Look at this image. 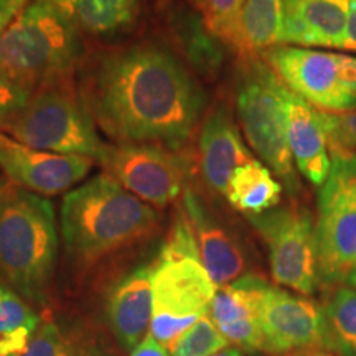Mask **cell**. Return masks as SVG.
Here are the masks:
<instances>
[{
  "mask_svg": "<svg viewBox=\"0 0 356 356\" xmlns=\"http://www.w3.org/2000/svg\"><path fill=\"white\" fill-rule=\"evenodd\" d=\"M203 104L193 78L157 47L106 56L91 84L92 118L119 144L180 145L197 126Z\"/></svg>",
  "mask_w": 356,
  "mask_h": 356,
  "instance_id": "obj_1",
  "label": "cell"
},
{
  "mask_svg": "<svg viewBox=\"0 0 356 356\" xmlns=\"http://www.w3.org/2000/svg\"><path fill=\"white\" fill-rule=\"evenodd\" d=\"M159 215L109 173H101L65 195L61 234L78 261L95 262L152 234Z\"/></svg>",
  "mask_w": 356,
  "mask_h": 356,
  "instance_id": "obj_2",
  "label": "cell"
},
{
  "mask_svg": "<svg viewBox=\"0 0 356 356\" xmlns=\"http://www.w3.org/2000/svg\"><path fill=\"white\" fill-rule=\"evenodd\" d=\"M58 254L56 218L44 197L0 184V277L26 302L47 297Z\"/></svg>",
  "mask_w": 356,
  "mask_h": 356,
  "instance_id": "obj_3",
  "label": "cell"
},
{
  "mask_svg": "<svg viewBox=\"0 0 356 356\" xmlns=\"http://www.w3.org/2000/svg\"><path fill=\"white\" fill-rule=\"evenodd\" d=\"M78 53L76 25L50 0H33L0 37V76L33 92L65 81Z\"/></svg>",
  "mask_w": 356,
  "mask_h": 356,
  "instance_id": "obj_4",
  "label": "cell"
},
{
  "mask_svg": "<svg viewBox=\"0 0 356 356\" xmlns=\"http://www.w3.org/2000/svg\"><path fill=\"white\" fill-rule=\"evenodd\" d=\"M0 132L32 149L84 155L97 162L108 147L97 136L92 114L65 81L33 91L17 113L0 124Z\"/></svg>",
  "mask_w": 356,
  "mask_h": 356,
  "instance_id": "obj_5",
  "label": "cell"
},
{
  "mask_svg": "<svg viewBox=\"0 0 356 356\" xmlns=\"http://www.w3.org/2000/svg\"><path fill=\"white\" fill-rule=\"evenodd\" d=\"M286 86L264 63H249L236 95L243 132L262 163L277 175L289 193L300 190L299 172L287 142Z\"/></svg>",
  "mask_w": 356,
  "mask_h": 356,
  "instance_id": "obj_6",
  "label": "cell"
},
{
  "mask_svg": "<svg viewBox=\"0 0 356 356\" xmlns=\"http://www.w3.org/2000/svg\"><path fill=\"white\" fill-rule=\"evenodd\" d=\"M320 280L346 282L356 266V154L332 155L315 221Z\"/></svg>",
  "mask_w": 356,
  "mask_h": 356,
  "instance_id": "obj_7",
  "label": "cell"
},
{
  "mask_svg": "<svg viewBox=\"0 0 356 356\" xmlns=\"http://www.w3.org/2000/svg\"><path fill=\"white\" fill-rule=\"evenodd\" d=\"M154 314L149 333L168 348L173 340L208 315L218 291L200 257L165 256L154 262Z\"/></svg>",
  "mask_w": 356,
  "mask_h": 356,
  "instance_id": "obj_8",
  "label": "cell"
},
{
  "mask_svg": "<svg viewBox=\"0 0 356 356\" xmlns=\"http://www.w3.org/2000/svg\"><path fill=\"white\" fill-rule=\"evenodd\" d=\"M269 251L273 279L300 296H312L320 282L315 222L302 207H277L249 216Z\"/></svg>",
  "mask_w": 356,
  "mask_h": 356,
  "instance_id": "obj_9",
  "label": "cell"
},
{
  "mask_svg": "<svg viewBox=\"0 0 356 356\" xmlns=\"http://www.w3.org/2000/svg\"><path fill=\"white\" fill-rule=\"evenodd\" d=\"M106 173L142 202L165 207L184 197L186 163L180 155L152 144L108 145L99 159Z\"/></svg>",
  "mask_w": 356,
  "mask_h": 356,
  "instance_id": "obj_10",
  "label": "cell"
},
{
  "mask_svg": "<svg viewBox=\"0 0 356 356\" xmlns=\"http://www.w3.org/2000/svg\"><path fill=\"white\" fill-rule=\"evenodd\" d=\"M266 61L292 95L315 109L340 114L356 108V96L340 76L338 53L277 44L266 51Z\"/></svg>",
  "mask_w": 356,
  "mask_h": 356,
  "instance_id": "obj_11",
  "label": "cell"
},
{
  "mask_svg": "<svg viewBox=\"0 0 356 356\" xmlns=\"http://www.w3.org/2000/svg\"><path fill=\"white\" fill-rule=\"evenodd\" d=\"M259 320L266 338V353L286 356L297 351L328 350L325 312L302 296L269 286Z\"/></svg>",
  "mask_w": 356,
  "mask_h": 356,
  "instance_id": "obj_12",
  "label": "cell"
},
{
  "mask_svg": "<svg viewBox=\"0 0 356 356\" xmlns=\"http://www.w3.org/2000/svg\"><path fill=\"white\" fill-rule=\"evenodd\" d=\"M95 159L32 149L0 132V170L12 184L40 197L70 190L88 175Z\"/></svg>",
  "mask_w": 356,
  "mask_h": 356,
  "instance_id": "obj_13",
  "label": "cell"
},
{
  "mask_svg": "<svg viewBox=\"0 0 356 356\" xmlns=\"http://www.w3.org/2000/svg\"><path fill=\"white\" fill-rule=\"evenodd\" d=\"M287 142L297 172L314 186H322L332 168L330 145L322 111L286 88Z\"/></svg>",
  "mask_w": 356,
  "mask_h": 356,
  "instance_id": "obj_14",
  "label": "cell"
},
{
  "mask_svg": "<svg viewBox=\"0 0 356 356\" xmlns=\"http://www.w3.org/2000/svg\"><path fill=\"white\" fill-rule=\"evenodd\" d=\"M350 0H284L280 44L343 48Z\"/></svg>",
  "mask_w": 356,
  "mask_h": 356,
  "instance_id": "obj_15",
  "label": "cell"
},
{
  "mask_svg": "<svg viewBox=\"0 0 356 356\" xmlns=\"http://www.w3.org/2000/svg\"><path fill=\"white\" fill-rule=\"evenodd\" d=\"M154 264L140 266L115 284L108 299V320L124 350H136L154 314Z\"/></svg>",
  "mask_w": 356,
  "mask_h": 356,
  "instance_id": "obj_16",
  "label": "cell"
},
{
  "mask_svg": "<svg viewBox=\"0 0 356 356\" xmlns=\"http://www.w3.org/2000/svg\"><path fill=\"white\" fill-rule=\"evenodd\" d=\"M200 168L211 190L225 195L233 173L252 155L244 144L241 134L225 108L211 111L200 132Z\"/></svg>",
  "mask_w": 356,
  "mask_h": 356,
  "instance_id": "obj_17",
  "label": "cell"
},
{
  "mask_svg": "<svg viewBox=\"0 0 356 356\" xmlns=\"http://www.w3.org/2000/svg\"><path fill=\"white\" fill-rule=\"evenodd\" d=\"M184 213L193 228L200 261L215 286H228L243 277L246 259L239 244L220 222L208 215L202 200L190 190L184 193Z\"/></svg>",
  "mask_w": 356,
  "mask_h": 356,
  "instance_id": "obj_18",
  "label": "cell"
},
{
  "mask_svg": "<svg viewBox=\"0 0 356 356\" xmlns=\"http://www.w3.org/2000/svg\"><path fill=\"white\" fill-rule=\"evenodd\" d=\"M284 185L273 170L259 160L244 163L231 177L226 198L238 211L248 216H259L279 207Z\"/></svg>",
  "mask_w": 356,
  "mask_h": 356,
  "instance_id": "obj_19",
  "label": "cell"
},
{
  "mask_svg": "<svg viewBox=\"0 0 356 356\" xmlns=\"http://www.w3.org/2000/svg\"><path fill=\"white\" fill-rule=\"evenodd\" d=\"M269 284L259 275H243L228 286L218 287L208 310L218 330L261 322V305Z\"/></svg>",
  "mask_w": 356,
  "mask_h": 356,
  "instance_id": "obj_20",
  "label": "cell"
},
{
  "mask_svg": "<svg viewBox=\"0 0 356 356\" xmlns=\"http://www.w3.org/2000/svg\"><path fill=\"white\" fill-rule=\"evenodd\" d=\"M76 26L91 33H113L134 24L137 0H50Z\"/></svg>",
  "mask_w": 356,
  "mask_h": 356,
  "instance_id": "obj_21",
  "label": "cell"
},
{
  "mask_svg": "<svg viewBox=\"0 0 356 356\" xmlns=\"http://www.w3.org/2000/svg\"><path fill=\"white\" fill-rule=\"evenodd\" d=\"M284 0H246L241 13V51L244 56L280 44Z\"/></svg>",
  "mask_w": 356,
  "mask_h": 356,
  "instance_id": "obj_22",
  "label": "cell"
},
{
  "mask_svg": "<svg viewBox=\"0 0 356 356\" xmlns=\"http://www.w3.org/2000/svg\"><path fill=\"white\" fill-rule=\"evenodd\" d=\"M24 356H111L84 328L61 327L44 320L30 338Z\"/></svg>",
  "mask_w": 356,
  "mask_h": 356,
  "instance_id": "obj_23",
  "label": "cell"
},
{
  "mask_svg": "<svg viewBox=\"0 0 356 356\" xmlns=\"http://www.w3.org/2000/svg\"><path fill=\"white\" fill-rule=\"evenodd\" d=\"M328 350L338 356H356V291L338 287L325 305Z\"/></svg>",
  "mask_w": 356,
  "mask_h": 356,
  "instance_id": "obj_24",
  "label": "cell"
},
{
  "mask_svg": "<svg viewBox=\"0 0 356 356\" xmlns=\"http://www.w3.org/2000/svg\"><path fill=\"white\" fill-rule=\"evenodd\" d=\"M228 343L229 341L218 330L213 320L204 315L173 340L167 351L170 356H215L228 348Z\"/></svg>",
  "mask_w": 356,
  "mask_h": 356,
  "instance_id": "obj_25",
  "label": "cell"
},
{
  "mask_svg": "<svg viewBox=\"0 0 356 356\" xmlns=\"http://www.w3.org/2000/svg\"><path fill=\"white\" fill-rule=\"evenodd\" d=\"M246 0H204L207 25L216 37L241 51V13Z\"/></svg>",
  "mask_w": 356,
  "mask_h": 356,
  "instance_id": "obj_26",
  "label": "cell"
},
{
  "mask_svg": "<svg viewBox=\"0 0 356 356\" xmlns=\"http://www.w3.org/2000/svg\"><path fill=\"white\" fill-rule=\"evenodd\" d=\"M42 318L19 292L0 277V337L20 330L35 332Z\"/></svg>",
  "mask_w": 356,
  "mask_h": 356,
  "instance_id": "obj_27",
  "label": "cell"
},
{
  "mask_svg": "<svg viewBox=\"0 0 356 356\" xmlns=\"http://www.w3.org/2000/svg\"><path fill=\"white\" fill-rule=\"evenodd\" d=\"M332 155L356 154V108L340 114L323 113Z\"/></svg>",
  "mask_w": 356,
  "mask_h": 356,
  "instance_id": "obj_28",
  "label": "cell"
},
{
  "mask_svg": "<svg viewBox=\"0 0 356 356\" xmlns=\"http://www.w3.org/2000/svg\"><path fill=\"white\" fill-rule=\"evenodd\" d=\"M32 92L0 76V124L7 121L13 113H17L22 106L29 101Z\"/></svg>",
  "mask_w": 356,
  "mask_h": 356,
  "instance_id": "obj_29",
  "label": "cell"
},
{
  "mask_svg": "<svg viewBox=\"0 0 356 356\" xmlns=\"http://www.w3.org/2000/svg\"><path fill=\"white\" fill-rule=\"evenodd\" d=\"M26 6L29 0H0V37Z\"/></svg>",
  "mask_w": 356,
  "mask_h": 356,
  "instance_id": "obj_30",
  "label": "cell"
},
{
  "mask_svg": "<svg viewBox=\"0 0 356 356\" xmlns=\"http://www.w3.org/2000/svg\"><path fill=\"white\" fill-rule=\"evenodd\" d=\"M338 66L345 86L356 96V56L338 55Z\"/></svg>",
  "mask_w": 356,
  "mask_h": 356,
  "instance_id": "obj_31",
  "label": "cell"
},
{
  "mask_svg": "<svg viewBox=\"0 0 356 356\" xmlns=\"http://www.w3.org/2000/svg\"><path fill=\"white\" fill-rule=\"evenodd\" d=\"M131 356H170L165 346H162L159 343L155 338L147 333L144 340L140 341V345L137 346L136 350H132Z\"/></svg>",
  "mask_w": 356,
  "mask_h": 356,
  "instance_id": "obj_32",
  "label": "cell"
},
{
  "mask_svg": "<svg viewBox=\"0 0 356 356\" xmlns=\"http://www.w3.org/2000/svg\"><path fill=\"white\" fill-rule=\"evenodd\" d=\"M341 50H350L356 53V0H350L348 22H346L345 42Z\"/></svg>",
  "mask_w": 356,
  "mask_h": 356,
  "instance_id": "obj_33",
  "label": "cell"
},
{
  "mask_svg": "<svg viewBox=\"0 0 356 356\" xmlns=\"http://www.w3.org/2000/svg\"><path fill=\"white\" fill-rule=\"evenodd\" d=\"M286 356H333V355L325 350H307V351H297V353H291Z\"/></svg>",
  "mask_w": 356,
  "mask_h": 356,
  "instance_id": "obj_34",
  "label": "cell"
},
{
  "mask_svg": "<svg viewBox=\"0 0 356 356\" xmlns=\"http://www.w3.org/2000/svg\"><path fill=\"white\" fill-rule=\"evenodd\" d=\"M215 356H244L239 348H225Z\"/></svg>",
  "mask_w": 356,
  "mask_h": 356,
  "instance_id": "obj_35",
  "label": "cell"
},
{
  "mask_svg": "<svg viewBox=\"0 0 356 356\" xmlns=\"http://www.w3.org/2000/svg\"><path fill=\"white\" fill-rule=\"evenodd\" d=\"M348 282H350V286L355 289L356 291V266H355V269H353V273L350 274V277H348Z\"/></svg>",
  "mask_w": 356,
  "mask_h": 356,
  "instance_id": "obj_36",
  "label": "cell"
},
{
  "mask_svg": "<svg viewBox=\"0 0 356 356\" xmlns=\"http://www.w3.org/2000/svg\"><path fill=\"white\" fill-rule=\"evenodd\" d=\"M195 3H197V6L202 8V10H204V0H193Z\"/></svg>",
  "mask_w": 356,
  "mask_h": 356,
  "instance_id": "obj_37",
  "label": "cell"
}]
</instances>
